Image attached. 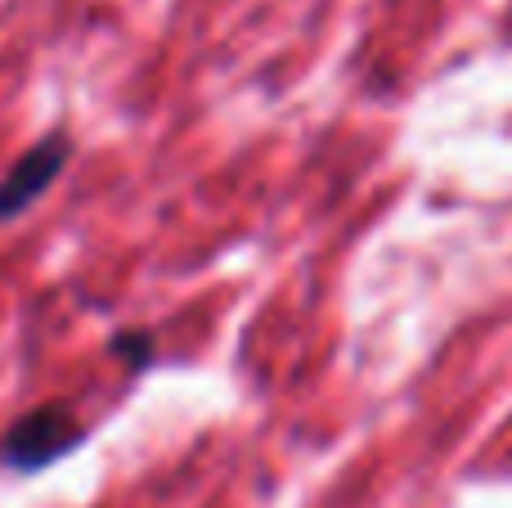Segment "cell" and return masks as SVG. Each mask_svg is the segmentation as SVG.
Here are the masks:
<instances>
[{"mask_svg":"<svg viewBox=\"0 0 512 508\" xmlns=\"http://www.w3.org/2000/svg\"><path fill=\"white\" fill-rule=\"evenodd\" d=\"M81 441H86V428L72 419L68 405H41V410L23 414V419L5 432L0 459H5L14 473H41V468L59 464L63 455H72Z\"/></svg>","mask_w":512,"mask_h":508,"instance_id":"6da1fadb","label":"cell"},{"mask_svg":"<svg viewBox=\"0 0 512 508\" xmlns=\"http://www.w3.org/2000/svg\"><path fill=\"white\" fill-rule=\"evenodd\" d=\"M113 351H117V356H122L131 369H149V360H153L149 333H122V338L113 342Z\"/></svg>","mask_w":512,"mask_h":508,"instance_id":"3957f363","label":"cell"},{"mask_svg":"<svg viewBox=\"0 0 512 508\" xmlns=\"http://www.w3.org/2000/svg\"><path fill=\"white\" fill-rule=\"evenodd\" d=\"M68 158H72V149H68L63 135H45V140H36L32 149L5 171V180H0V221L23 216L27 207L59 180V171L68 167Z\"/></svg>","mask_w":512,"mask_h":508,"instance_id":"7a4b0ae2","label":"cell"}]
</instances>
